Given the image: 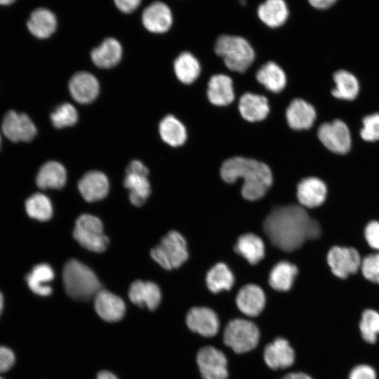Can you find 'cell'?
Returning <instances> with one entry per match:
<instances>
[{
	"instance_id": "6da1fadb",
	"label": "cell",
	"mask_w": 379,
	"mask_h": 379,
	"mask_svg": "<svg viewBox=\"0 0 379 379\" xmlns=\"http://www.w3.org/2000/svg\"><path fill=\"white\" fill-rule=\"evenodd\" d=\"M263 229L271 243L286 252L319 238L321 232L318 222L303 207L294 204L274 208L266 217Z\"/></svg>"
},
{
	"instance_id": "7a4b0ae2",
	"label": "cell",
	"mask_w": 379,
	"mask_h": 379,
	"mask_svg": "<svg viewBox=\"0 0 379 379\" xmlns=\"http://www.w3.org/2000/svg\"><path fill=\"white\" fill-rule=\"evenodd\" d=\"M220 175L228 183H234L238 178H242L241 194L249 201L261 199L272 184V174L267 164L243 157H234L225 161Z\"/></svg>"
},
{
	"instance_id": "3957f363",
	"label": "cell",
	"mask_w": 379,
	"mask_h": 379,
	"mask_svg": "<svg viewBox=\"0 0 379 379\" xmlns=\"http://www.w3.org/2000/svg\"><path fill=\"white\" fill-rule=\"evenodd\" d=\"M62 280L67 295L78 300H88L102 289V284L93 271L75 259H70L65 264Z\"/></svg>"
},
{
	"instance_id": "277c9868",
	"label": "cell",
	"mask_w": 379,
	"mask_h": 379,
	"mask_svg": "<svg viewBox=\"0 0 379 379\" xmlns=\"http://www.w3.org/2000/svg\"><path fill=\"white\" fill-rule=\"evenodd\" d=\"M215 51L222 58L226 67L243 73L253 63L255 53L250 44L239 36L222 35L216 41Z\"/></svg>"
},
{
	"instance_id": "5b68a950",
	"label": "cell",
	"mask_w": 379,
	"mask_h": 379,
	"mask_svg": "<svg viewBox=\"0 0 379 379\" xmlns=\"http://www.w3.org/2000/svg\"><path fill=\"white\" fill-rule=\"evenodd\" d=\"M152 258L165 270L181 266L188 258L187 242L177 231H170L150 251Z\"/></svg>"
},
{
	"instance_id": "8992f818",
	"label": "cell",
	"mask_w": 379,
	"mask_h": 379,
	"mask_svg": "<svg viewBox=\"0 0 379 379\" xmlns=\"http://www.w3.org/2000/svg\"><path fill=\"white\" fill-rule=\"evenodd\" d=\"M73 237L82 247L96 253L105 251L109 244L101 220L89 214H82L77 219Z\"/></svg>"
},
{
	"instance_id": "52a82bcc",
	"label": "cell",
	"mask_w": 379,
	"mask_h": 379,
	"mask_svg": "<svg viewBox=\"0 0 379 379\" xmlns=\"http://www.w3.org/2000/svg\"><path fill=\"white\" fill-rule=\"evenodd\" d=\"M259 339L260 332L255 324L243 319L230 321L224 331L225 344L238 354L253 350Z\"/></svg>"
},
{
	"instance_id": "ba28073f",
	"label": "cell",
	"mask_w": 379,
	"mask_h": 379,
	"mask_svg": "<svg viewBox=\"0 0 379 379\" xmlns=\"http://www.w3.org/2000/svg\"><path fill=\"white\" fill-rule=\"evenodd\" d=\"M317 135L324 146L334 153L344 154L350 149V132L342 120L322 124L318 128Z\"/></svg>"
},
{
	"instance_id": "9c48e42d",
	"label": "cell",
	"mask_w": 379,
	"mask_h": 379,
	"mask_svg": "<svg viewBox=\"0 0 379 379\" xmlns=\"http://www.w3.org/2000/svg\"><path fill=\"white\" fill-rule=\"evenodd\" d=\"M197 363L203 379H227L228 377L227 359L221 351L213 347L200 349Z\"/></svg>"
},
{
	"instance_id": "30bf717a",
	"label": "cell",
	"mask_w": 379,
	"mask_h": 379,
	"mask_svg": "<svg viewBox=\"0 0 379 379\" xmlns=\"http://www.w3.org/2000/svg\"><path fill=\"white\" fill-rule=\"evenodd\" d=\"M1 128L5 136L13 142H28L36 134V128L29 116L13 110L4 116Z\"/></svg>"
},
{
	"instance_id": "8fae6325",
	"label": "cell",
	"mask_w": 379,
	"mask_h": 379,
	"mask_svg": "<svg viewBox=\"0 0 379 379\" xmlns=\"http://www.w3.org/2000/svg\"><path fill=\"white\" fill-rule=\"evenodd\" d=\"M327 261L332 272L342 279L356 273L361 266L358 251L350 247L331 248L327 255Z\"/></svg>"
},
{
	"instance_id": "7c38bea8",
	"label": "cell",
	"mask_w": 379,
	"mask_h": 379,
	"mask_svg": "<svg viewBox=\"0 0 379 379\" xmlns=\"http://www.w3.org/2000/svg\"><path fill=\"white\" fill-rule=\"evenodd\" d=\"M186 323L193 332L204 337H212L219 330V319L215 312L208 307H195L187 313Z\"/></svg>"
},
{
	"instance_id": "4fadbf2b",
	"label": "cell",
	"mask_w": 379,
	"mask_h": 379,
	"mask_svg": "<svg viewBox=\"0 0 379 379\" xmlns=\"http://www.w3.org/2000/svg\"><path fill=\"white\" fill-rule=\"evenodd\" d=\"M94 306L97 314L108 322L121 320L126 312L124 300L118 295L102 288L94 296Z\"/></svg>"
},
{
	"instance_id": "5bb4252c",
	"label": "cell",
	"mask_w": 379,
	"mask_h": 379,
	"mask_svg": "<svg viewBox=\"0 0 379 379\" xmlns=\"http://www.w3.org/2000/svg\"><path fill=\"white\" fill-rule=\"evenodd\" d=\"M99 83L97 79L86 72H79L71 78L69 89L74 100L81 104L93 102L99 93Z\"/></svg>"
},
{
	"instance_id": "9a60e30c",
	"label": "cell",
	"mask_w": 379,
	"mask_h": 379,
	"mask_svg": "<svg viewBox=\"0 0 379 379\" xmlns=\"http://www.w3.org/2000/svg\"><path fill=\"white\" fill-rule=\"evenodd\" d=\"M109 181L102 172L91 171L85 173L78 182V189L88 202L104 199L108 194Z\"/></svg>"
},
{
	"instance_id": "2e32d148",
	"label": "cell",
	"mask_w": 379,
	"mask_h": 379,
	"mask_svg": "<svg viewBox=\"0 0 379 379\" xmlns=\"http://www.w3.org/2000/svg\"><path fill=\"white\" fill-rule=\"evenodd\" d=\"M263 357L266 364L274 370L288 368L295 360L293 349L286 339L281 338L266 345Z\"/></svg>"
},
{
	"instance_id": "e0dca14e",
	"label": "cell",
	"mask_w": 379,
	"mask_h": 379,
	"mask_svg": "<svg viewBox=\"0 0 379 379\" xmlns=\"http://www.w3.org/2000/svg\"><path fill=\"white\" fill-rule=\"evenodd\" d=\"M142 21L148 31L154 33H164L171 27L172 13L164 3L153 2L143 11Z\"/></svg>"
},
{
	"instance_id": "ac0fdd59",
	"label": "cell",
	"mask_w": 379,
	"mask_h": 379,
	"mask_svg": "<svg viewBox=\"0 0 379 379\" xmlns=\"http://www.w3.org/2000/svg\"><path fill=\"white\" fill-rule=\"evenodd\" d=\"M128 298L135 305L154 310L159 305L161 293L159 287L152 281L136 280L128 290Z\"/></svg>"
},
{
	"instance_id": "d6986e66",
	"label": "cell",
	"mask_w": 379,
	"mask_h": 379,
	"mask_svg": "<svg viewBox=\"0 0 379 379\" xmlns=\"http://www.w3.org/2000/svg\"><path fill=\"white\" fill-rule=\"evenodd\" d=\"M29 32L37 39L51 36L57 27L55 14L46 8L39 7L32 11L26 21Z\"/></svg>"
},
{
	"instance_id": "ffe728a7",
	"label": "cell",
	"mask_w": 379,
	"mask_h": 379,
	"mask_svg": "<svg viewBox=\"0 0 379 379\" xmlns=\"http://www.w3.org/2000/svg\"><path fill=\"white\" fill-rule=\"evenodd\" d=\"M327 190L324 182L315 177L302 179L297 187V198L301 205L315 208L325 201Z\"/></svg>"
},
{
	"instance_id": "44dd1931",
	"label": "cell",
	"mask_w": 379,
	"mask_h": 379,
	"mask_svg": "<svg viewBox=\"0 0 379 379\" xmlns=\"http://www.w3.org/2000/svg\"><path fill=\"white\" fill-rule=\"evenodd\" d=\"M236 303L239 310L248 317H256L265 305V296L260 287L255 284H246L237 293Z\"/></svg>"
},
{
	"instance_id": "7402d4cb",
	"label": "cell",
	"mask_w": 379,
	"mask_h": 379,
	"mask_svg": "<svg viewBox=\"0 0 379 379\" xmlns=\"http://www.w3.org/2000/svg\"><path fill=\"white\" fill-rule=\"evenodd\" d=\"M286 117L291 128L295 130H305L313 125L317 114L312 105L302 99L296 98L289 104Z\"/></svg>"
},
{
	"instance_id": "603a6c76",
	"label": "cell",
	"mask_w": 379,
	"mask_h": 379,
	"mask_svg": "<svg viewBox=\"0 0 379 379\" xmlns=\"http://www.w3.org/2000/svg\"><path fill=\"white\" fill-rule=\"evenodd\" d=\"M207 96L217 106H225L232 102L234 93L232 79L225 74H215L208 84Z\"/></svg>"
},
{
	"instance_id": "cb8c5ba5",
	"label": "cell",
	"mask_w": 379,
	"mask_h": 379,
	"mask_svg": "<svg viewBox=\"0 0 379 379\" xmlns=\"http://www.w3.org/2000/svg\"><path fill=\"white\" fill-rule=\"evenodd\" d=\"M239 109L244 119L255 122L262 121L267 117L270 107L265 96L246 93L239 100Z\"/></svg>"
},
{
	"instance_id": "d4e9b609",
	"label": "cell",
	"mask_w": 379,
	"mask_h": 379,
	"mask_svg": "<svg viewBox=\"0 0 379 379\" xmlns=\"http://www.w3.org/2000/svg\"><path fill=\"white\" fill-rule=\"evenodd\" d=\"M122 48L114 38L106 39L100 46L91 53L93 62L98 67L108 69L117 65L121 60Z\"/></svg>"
},
{
	"instance_id": "484cf974",
	"label": "cell",
	"mask_w": 379,
	"mask_h": 379,
	"mask_svg": "<svg viewBox=\"0 0 379 379\" xmlns=\"http://www.w3.org/2000/svg\"><path fill=\"white\" fill-rule=\"evenodd\" d=\"M257 13L260 20L272 28L284 25L289 14L284 0H265L260 4Z\"/></svg>"
},
{
	"instance_id": "4316f807",
	"label": "cell",
	"mask_w": 379,
	"mask_h": 379,
	"mask_svg": "<svg viewBox=\"0 0 379 379\" xmlns=\"http://www.w3.org/2000/svg\"><path fill=\"white\" fill-rule=\"evenodd\" d=\"M67 173L65 167L58 161H48L39 169L36 183L43 190L61 189L65 184Z\"/></svg>"
},
{
	"instance_id": "83f0119b",
	"label": "cell",
	"mask_w": 379,
	"mask_h": 379,
	"mask_svg": "<svg viewBox=\"0 0 379 379\" xmlns=\"http://www.w3.org/2000/svg\"><path fill=\"white\" fill-rule=\"evenodd\" d=\"M234 251L251 265L257 264L265 256L262 240L252 233L241 235L234 246Z\"/></svg>"
},
{
	"instance_id": "f1b7e54d",
	"label": "cell",
	"mask_w": 379,
	"mask_h": 379,
	"mask_svg": "<svg viewBox=\"0 0 379 379\" xmlns=\"http://www.w3.org/2000/svg\"><path fill=\"white\" fill-rule=\"evenodd\" d=\"M54 278V272L48 264L41 263L33 267L26 277V281L30 290L36 295H49L52 288L46 284Z\"/></svg>"
},
{
	"instance_id": "f546056e",
	"label": "cell",
	"mask_w": 379,
	"mask_h": 379,
	"mask_svg": "<svg viewBox=\"0 0 379 379\" xmlns=\"http://www.w3.org/2000/svg\"><path fill=\"white\" fill-rule=\"evenodd\" d=\"M256 79L270 91L279 93L286 84V77L284 70L275 62H268L257 72Z\"/></svg>"
},
{
	"instance_id": "4dcf8cb0",
	"label": "cell",
	"mask_w": 379,
	"mask_h": 379,
	"mask_svg": "<svg viewBox=\"0 0 379 379\" xmlns=\"http://www.w3.org/2000/svg\"><path fill=\"white\" fill-rule=\"evenodd\" d=\"M124 186L129 190V199L133 205L141 206L150 194V184L147 176L137 173H126Z\"/></svg>"
},
{
	"instance_id": "1f68e13d",
	"label": "cell",
	"mask_w": 379,
	"mask_h": 379,
	"mask_svg": "<svg viewBox=\"0 0 379 379\" xmlns=\"http://www.w3.org/2000/svg\"><path fill=\"white\" fill-rule=\"evenodd\" d=\"M298 274L297 267L288 261H281L272 269L269 276V284L274 290L288 291Z\"/></svg>"
},
{
	"instance_id": "d6a6232c",
	"label": "cell",
	"mask_w": 379,
	"mask_h": 379,
	"mask_svg": "<svg viewBox=\"0 0 379 379\" xmlns=\"http://www.w3.org/2000/svg\"><path fill=\"white\" fill-rule=\"evenodd\" d=\"M333 79L335 88L332 90L331 93L335 98L346 100H352L357 98L359 85L354 74L341 69L335 72Z\"/></svg>"
},
{
	"instance_id": "836d02e7",
	"label": "cell",
	"mask_w": 379,
	"mask_h": 379,
	"mask_svg": "<svg viewBox=\"0 0 379 379\" xmlns=\"http://www.w3.org/2000/svg\"><path fill=\"white\" fill-rule=\"evenodd\" d=\"M159 133L162 140L173 147L182 145L187 139L184 125L173 115H168L161 121Z\"/></svg>"
},
{
	"instance_id": "e575fe53",
	"label": "cell",
	"mask_w": 379,
	"mask_h": 379,
	"mask_svg": "<svg viewBox=\"0 0 379 379\" xmlns=\"http://www.w3.org/2000/svg\"><path fill=\"white\" fill-rule=\"evenodd\" d=\"M173 66L177 78L186 84L194 81L200 74L199 61L189 52L180 53L175 59Z\"/></svg>"
},
{
	"instance_id": "d590c367",
	"label": "cell",
	"mask_w": 379,
	"mask_h": 379,
	"mask_svg": "<svg viewBox=\"0 0 379 379\" xmlns=\"http://www.w3.org/2000/svg\"><path fill=\"white\" fill-rule=\"evenodd\" d=\"M206 281L208 289L217 293L224 290H230L234 278L229 267L225 264L219 262L208 272Z\"/></svg>"
},
{
	"instance_id": "8d00e7d4",
	"label": "cell",
	"mask_w": 379,
	"mask_h": 379,
	"mask_svg": "<svg viewBox=\"0 0 379 379\" xmlns=\"http://www.w3.org/2000/svg\"><path fill=\"white\" fill-rule=\"evenodd\" d=\"M27 215L39 221H47L53 215V207L50 199L41 193H35L25 202Z\"/></svg>"
},
{
	"instance_id": "74e56055",
	"label": "cell",
	"mask_w": 379,
	"mask_h": 379,
	"mask_svg": "<svg viewBox=\"0 0 379 379\" xmlns=\"http://www.w3.org/2000/svg\"><path fill=\"white\" fill-rule=\"evenodd\" d=\"M359 329L365 341L375 343L379 333V313L373 310H365L361 316Z\"/></svg>"
},
{
	"instance_id": "f35d334b",
	"label": "cell",
	"mask_w": 379,
	"mask_h": 379,
	"mask_svg": "<svg viewBox=\"0 0 379 379\" xmlns=\"http://www.w3.org/2000/svg\"><path fill=\"white\" fill-rule=\"evenodd\" d=\"M77 119V111L69 103H63L59 105L51 114V122L58 128L71 126L76 124Z\"/></svg>"
},
{
	"instance_id": "ab89813d",
	"label": "cell",
	"mask_w": 379,
	"mask_h": 379,
	"mask_svg": "<svg viewBox=\"0 0 379 379\" xmlns=\"http://www.w3.org/2000/svg\"><path fill=\"white\" fill-rule=\"evenodd\" d=\"M360 135L366 141L379 140V113L367 115L363 119Z\"/></svg>"
},
{
	"instance_id": "60d3db41",
	"label": "cell",
	"mask_w": 379,
	"mask_h": 379,
	"mask_svg": "<svg viewBox=\"0 0 379 379\" xmlns=\"http://www.w3.org/2000/svg\"><path fill=\"white\" fill-rule=\"evenodd\" d=\"M361 267L366 279L379 284V253L366 256L361 263Z\"/></svg>"
},
{
	"instance_id": "b9f144b4",
	"label": "cell",
	"mask_w": 379,
	"mask_h": 379,
	"mask_svg": "<svg viewBox=\"0 0 379 379\" xmlns=\"http://www.w3.org/2000/svg\"><path fill=\"white\" fill-rule=\"evenodd\" d=\"M368 244L373 248L379 250V222L371 221L364 231Z\"/></svg>"
},
{
	"instance_id": "7bdbcfd3",
	"label": "cell",
	"mask_w": 379,
	"mask_h": 379,
	"mask_svg": "<svg viewBox=\"0 0 379 379\" xmlns=\"http://www.w3.org/2000/svg\"><path fill=\"white\" fill-rule=\"evenodd\" d=\"M349 379H376V375L372 367L361 364L351 371Z\"/></svg>"
},
{
	"instance_id": "ee69618b",
	"label": "cell",
	"mask_w": 379,
	"mask_h": 379,
	"mask_svg": "<svg viewBox=\"0 0 379 379\" xmlns=\"http://www.w3.org/2000/svg\"><path fill=\"white\" fill-rule=\"evenodd\" d=\"M15 363V354L6 347L0 346V373L8 371Z\"/></svg>"
},
{
	"instance_id": "f6af8a7d",
	"label": "cell",
	"mask_w": 379,
	"mask_h": 379,
	"mask_svg": "<svg viewBox=\"0 0 379 379\" xmlns=\"http://www.w3.org/2000/svg\"><path fill=\"white\" fill-rule=\"evenodd\" d=\"M117 7L123 13H129L135 11L141 0H114Z\"/></svg>"
},
{
	"instance_id": "bcb514c9",
	"label": "cell",
	"mask_w": 379,
	"mask_h": 379,
	"mask_svg": "<svg viewBox=\"0 0 379 379\" xmlns=\"http://www.w3.org/2000/svg\"><path fill=\"white\" fill-rule=\"evenodd\" d=\"M126 173H137L147 176L149 170L140 161L133 160L128 165Z\"/></svg>"
},
{
	"instance_id": "7dc6e473",
	"label": "cell",
	"mask_w": 379,
	"mask_h": 379,
	"mask_svg": "<svg viewBox=\"0 0 379 379\" xmlns=\"http://www.w3.org/2000/svg\"><path fill=\"white\" fill-rule=\"evenodd\" d=\"M338 0H308L309 4L319 10L328 9L332 7Z\"/></svg>"
},
{
	"instance_id": "c3c4849f",
	"label": "cell",
	"mask_w": 379,
	"mask_h": 379,
	"mask_svg": "<svg viewBox=\"0 0 379 379\" xmlns=\"http://www.w3.org/2000/svg\"><path fill=\"white\" fill-rule=\"evenodd\" d=\"M281 379H312V378L309 375L305 373L297 372V373H291L285 375Z\"/></svg>"
},
{
	"instance_id": "681fc988",
	"label": "cell",
	"mask_w": 379,
	"mask_h": 379,
	"mask_svg": "<svg viewBox=\"0 0 379 379\" xmlns=\"http://www.w3.org/2000/svg\"><path fill=\"white\" fill-rule=\"evenodd\" d=\"M96 379H118L115 375L107 371H100L97 374Z\"/></svg>"
},
{
	"instance_id": "f907efd6",
	"label": "cell",
	"mask_w": 379,
	"mask_h": 379,
	"mask_svg": "<svg viewBox=\"0 0 379 379\" xmlns=\"http://www.w3.org/2000/svg\"><path fill=\"white\" fill-rule=\"evenodd\" d=\"M18 0H0V7H9L13 6Z\"/></svg>"
},
{
	"instance_id": "816d5d0a",
	"label": "cell",
	"mask_w": 379,
	"mask_h": 379,
	"mask_svg": "<svg viewBox=\"0 0 379 379\" xmlns=\"http://www.w3.org/2000/svg\"><path fill=\"white\" fill-rule=\"evenodd\" d=\"M3 307H4V298H3V295L0 292V315L2 312Z\"/></svg>"
},
{
	"instance_id": "f5cc1de1",
	"label": "cell",
	"mask_w": 379,
	"mask_h": 379,
	"mask_svg": "<svg viewBox=\"0 0 379 379\" xmlns=\"http://www.w3.org/2000/svg\"><path fill=\"white\" fill-rule=\"evenodd\" d=\"M1 136H0V147H1Z\"/></svg>"
},
{
	"instance_id": "db71d44e",
	"label": "cell",
	"mask_w": 379,
	"mask_h": 379,
	"mask_svg": "<svg viewBox=\"0 0 379 379\" xmlns=\"http://www.w3.org/2000/svg\"><path fill=\"white\" fill-rule=\"evenodd\" d=\"M0 379H2V378L0 377Z\"/></svg>"
}]
</instances>
